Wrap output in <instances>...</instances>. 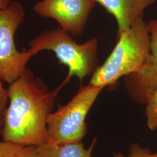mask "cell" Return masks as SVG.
<instances>
[{"label": "cell", "instance_id": "52a82bcc", "mask_svg": "<svg viewBox=\"0 0 157 157\" xmlns=\"http://www.w3.org/2000/svg\"><path fill=\"white\" fill-rule=\"evenodd\" d=\"M150 36V55L140 70L125 76L124 85L136 102L145 104L147 93L157 86V20L148 23Z\"/></svg>", "mask_w": 157, "mask_h": 157}, {"label": "cell", "instance_id": "9c48e42d", "mask_svg": "<svg viewBox=\"0 0 157 157\" xmlns=\"http://www.w3.org/2000/svg\"><path fill=\"white\" fill-rule=\"evenodd\" d=\"M96 138H94L90 147H84L82 142L52 143L46 142L41 146H37L39 157H92Z\"/></svg>", "mask_w": 157, "mask_h": 157}, {"label": "cell", "instance_id": "5bb4252c", "mask_svg": "<svg viewBox=\"0 0 157 157\" xmlns=\"http://www.w3.org/2000/svg\"><path fill=\"white\" fill-rule=\"evenodd\" d=\"M12 0H0V10L8 6Z\"/></svg>", "mask_w": 157, "mask_h": 157}, {"label": "cell", "instance_id": "6da1fadb", "mask_svg": "<svg viewBox=\"0 0 157 157\" xmlns=\"http://www.w3.org/2000/svg\"><path fill=\"white\" fill-rule=\"evenodd\" d=\"M59 91L57 87L50 91L43 80L26 67L7 89L10 104L4 112L2 139L25 146L46 143L47 118Z\"/></svg>", "mask_w": 157, "mask_h": 157}, {"label": "cell", "instance_id": "30bf717a", "mask_svg": "<svg viewBox=\"0 0 157 157\" xmlns=\"http://www.w3.org/2000/svg\"><path fill=\"white\" fill-rule=\"evenodd\" d=\"M0 157H39L37 146H25L11 141H0Z\"/></svg>", "mask_w": 157, "mask_h": 157}, {"label": "cell", "instance_id": "7c38bea8", "mask_svg": "<svg viewBox=\"0 0 157 157\" xmlns=\"http://www.w3.org/2000/svg\"><path fill=\"white\" fill-rule=\"evenodd\" d=\"M113 157H157V152L153 154L149 150L143 148L137 144H133L126 156L120 153H115Z\"/></svg>", "mask_w": 157, "mask_h": 157}, {"label": "cell", "instance_id": "5b68a950", "mask_svg": "<svg viewBox=\"0 0 157 157\" xmlns=\"http://www.w3.org/2000/svg\"><path fill=\"white\" fill-rule=\"evenodd\" d=\"M25 18L22 3L12 1L0 10V78L11 84L19 78L32 56L27 50L17 49L15 36L19 25Z\"/></svg>", "mask_w": 157, "mask_h": 157}, {"label": "cell", "instance_id": "7a4b0ae2", "mask_svg": "<svg viewBox=\"0 0 157 157\" xmlns=\"http://www.w3.org/2000/svg\"><path fill=\"white\" fill-rule=\"evenodd\" d=\"M117 39L111 53L91 76L90 84L104 88L113 86L121 77L139 72L148 59L150 36L143 17Z\"/></svg>", "mask_w": 157, "mask_h": 157}, {"label": "cell", "instance_id": "277c9868", "mask_svg": "<svg viewBox=\"0 0 157 157\" xmlns=\"http://www.w3.org/2000/svg\"><path fill=\"white\" fill-rule=\"evenodd\" d=\"M104 88L89 83L80 86L67 104L59 106L47 118V142H82L86 134V118L97 97Z\"/></svg>", "mask_w": 157, "mask_h": 157}, {"label": "cell", "instance_id": "8fae6325", "mask_svg": "<svg viewBox=\"0 0 157 157\" xmlns=\"http://www.w3.org/2000/svg\"><path fill=\"white\" fill-rule=\"evenodd\" d=\"M147 126L151 130L157 129V86L147 93L145 99Z\"/></svg>", "mask_w": 157, "mask_h": 157}, {"label": "cell", "instance_id": "4fadbf2b", "mask_svg": "<svg viewBox=\"0 0 157 157\" xmlns=\"http://www.w3.org/2000/svg\"><path fill=\"white\" fill-rule=\"evenodd\" d=\"M2 82L3 81L0 78V112H4L6 110L8 100L7 89L4 87Z\"/></svg>", "mask_w": 157, "mask_h": 157}, {"label": "cell", "instance_id": "ba28073f", "mask_svg": "<svg viewBox=\"0 0 157 157\" xmlns=\"http://www.w3.org/2000/svg\"><path fill=\"white\" fill-rule=\"evenodd\" d=\"M115 17L118 26L117 37L126 30L143 15L146 8L157 0H95Z\"/></svg>", "mask_w": 157, "mask_h": 157}, {"label": "cell", "instance_id": "8992f818", "mask_svg": "<svg viewBox=\"0 0 157 157\" xmlns=\"http://www.w3.org/2000/svg\"><path fill=\"white\" fill-rule=\"evenodd\" d=\"M96 4L95 0H41L33 10L41 17L55 20L59 28L76 36L83 33Z\"/></svg>", "mask_w": 157, "mask_h": 157}, {"label": "cell", "instance_id": "3957f363", "mask_svg": "<svg viewBox=\"0 0 157 157\" xmlns=\"http://www.w3.org/2000/svg\"><path fill=\"white\" fill-rule=\"evenodd\" d=\"M98 42L97 38L93 37L78 44L70 34L59 28L42 32L29 42L27 51L32 57L42 51H52L59 63L67 67V76L58 87L61 90L74 76L82 80L95 73L99 67Z\"/></svg>", "mask_w": 157, "mask_h": 157}, {"label": "cell", "instance_id": "9a60e30c", "mask_svg": "<svg viewBox=\"0 0 157 157\" xmlns=\"http://www.w3.org/2000/svg\"><path fill=\"white\" fill-rule=\"evenodd\" d=\"M4 112H0V133L4 124Z\"/></svg>", "mask_w": 157, "mask_h": 157}]
</instances>
